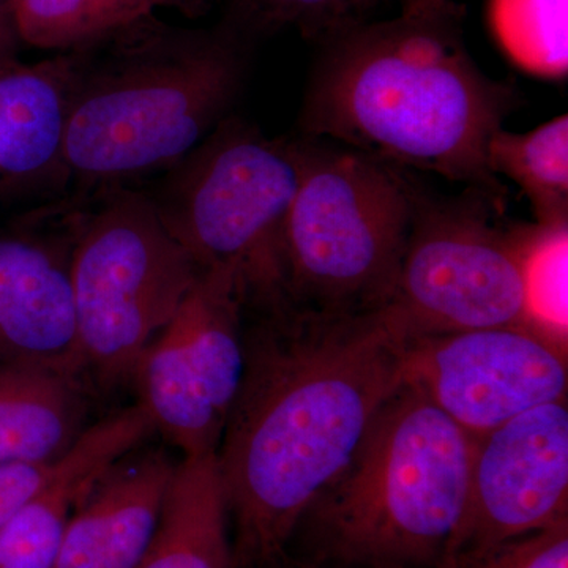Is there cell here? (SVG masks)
I'll list each match as a JSON object with an SVG mask.
<instances>
[{
  "label": "cell",
  "mask_w": 568,
  "mask_h": 568,
  "mask_svg": "<svg viewBox=\"0 0 568 568\" xmlns=\"http://www.w3.org/2000/svg\"><path fill=\"white\" fill-rule=\"evenodd\" d=\"M77 207L70 252L78 365L102 386L133 379L201 275L145 192L110 186Z\"/></svg>",
  "instance_id": "52a82bcc"
},
{
  "label": "cell",
  "mask_w": 568,
  "mask_h": 568,
  "mask_svg": "<svg viewBox=\"0 0 568 568\" xmlns=\"http://www.w3.org/2000/svg\"><path fill=\"white\" fill-rule=\"evenodd\" d=\"M21 43L67 52L151 17L155 0H11Z\"/></svg>",
  "instance_id": "d6986e66"
},
{
  "label": "cell",
  "mask_w": 568,
  "mask_h": 568,
  "mask_svg": "<svg viewBox=\"0 0 568 568\" xmlns=\"http://www.w3.org/2000/svg\"><path fill=\"white\" fill-rule=\"evenodd\" d=\"M71 54L63 163L80 190L181 162L233 115L248 67L234 29L185 31L152 14Z\"/></svg>",
  "instance_id": "3957f363"
},
{
  "label": "cell",
  "mask_w": 568,
  "mask_h": 568,
  "mask_svg": "<svg viewBox=\"0 0 568 568\" xmlns=\"http://www.w3.org/2000/svg\"><path fill=\"white\" fill-rule=\"evenodd\" d=\"M301 171V140H271L233 114L145 193L201 271L234 267L245 308L267 312L293 304L284 231Z\"/></svg>",
  "instance_id": "8992f818"
},
{
  "label": "cell",
  "mask_w": 568,
  "mask_h": 568,
  "mask_svg": "<svg viewBox=\"0 0 568 568\" xmlns=\"http://www.w3.org/2000/svg\"><path fill=\"white\" fill-rule=\"evenodd\" d=\"M402 384L478 439L538 406L567 399V345L530 327L406 339Z\"/></svg>",
  "instance_id": "30bf717a"
},
{
  "label": "cell",
  "mask_w": 568,
  "mask_h": 568,
  "mask_svg": "<svg viewBox=\"0 0 568 568\" xmlns=\"http://www.w3.org/2000/svg\"><path fill=\"white\" fill-rule=\"evenodd\" d=\"M77 207L62 231H41L37 215L0 233V364L48 365L81 377L70 284Z\"/></svg>",
  "instance_id": "7c38bea8"
},
{
  "label": "cell",
  "mask_w": 568,
  "mask_h": 568,
  "mask_svg": "<svg viewBox=\"0 0 568 568\" xmlns=\"http://www.w3.org/2000/svg\"><path fill=\"white\" fill-rule=\"evenodd\" d=\"M138 568H234L230 514L215 454L179 463L159 529Z\"/></svg>",
  "instance_id": "e0dca14e"
},
{
  "label": "cell",
  "mask_w": 568,
  "mask_h": 568,
  "mask_svg": "<svg viewBox=\"0 0 568 568\" xmlns=\"http://www.w3.org/2000/svg\"><path fill=\"white\" fill-rule=\"evenodd\" d=\"M566 519L568 406L559 399L476 439L465 508L439 567Z\"/></svg>",
  "instance_id": "8fae6325"
},
{
  "label": "cell",
  "mask_w": 568,
  "mask_h": 568,
  "mask_svg": "<svg viewBox=\"0 0 568 568\" xmlns=\"http://www.w3.org/2000/svg\"><path fill=\"white\" fill-rule=\"evenodd\" d=\"M439 568H568V519Z\"/></svg>",
  "instance_id": "603a6c76"
},
{
  "label": "cell",
  "mask_w": 568,
  "mask_h": 568,
  "mask_svg": "<svg viewBox=\"0 0 568 568\" xmlns=\"http://www.w3.org/2000/svg\"><path fill=\"white\" fill-rule=\"evenodd\" d=\"M409 237L386 305L376 312L405 339L496 327H530L525 282L503 197L469 186L440 196L410 182ZM532 328V327H530Z\"/></svg>",
  "instance_id": "ba28073f"
},
{
  "label": "cell",
  "mask_w": 568,
  "mask_h": 568,
  "mask_svg": "<svg viewBox=\"0 0 568 568\" xmlns=\"http://www.w3.org/2000/svg\"><path fill=\"white\" fill-rule=\"evenodd\" d=\"M286 231L287 293L321 316L375 312L394 293L409 237V178L346 145L301 140Z\"/></svg>",
  "instance_id": "5b68a950"
},
{
  "label": "cell",
  "mask_w": 568,
  "mask_h": 568,
  "mask_svg": "<svg viewBox=\"0 0 568 568\" xmlns=\"http://www.w3.org/2000/svg\"><path fill=\"white\" fill-rule=\"evenodd\" d=\"M175 469L162 448H136L115 463L74 511L54 568L140 567Z\"/></svg>",
  "instance_id": "5bb4252c"
},
{
  "label": "cell",
  "mask_w": 568,
  "mask_h": 568,
  "mask_svg": "<svg viewBox=\"0 0 568 568\" xmlns=\"http://www.w3.org/2000/svg\"><path fill=\"white\" fill-rule=\"evenodd\" d=\"M489 170L517 183L536 223L568 226V115L528 133L500 129L488 144Z\"/></svg>",
  "instance_id": "ac0fdd59"
},
{
  "label": "cell",
  "mask_w": 568,
  "mask_h": 568,
  "mask_svg": "<svg viewBox=\"0 0 568 568\" xmlns=\"http://www.w3.org/2000/svg\"><path fill=\"white\" fill-rule=\"evenodd\" d=\"M489 22L523 70L549 80L566 77L567 0H489Z\"/></svg>",
  "instance_id": "ffe728a7"
},
{
  "label": "cell",
  "mask_w": 568,
  "mask_h": 568,
  "mask_svg": "<svg viewBox=\"0 0 568 568\" xmlns=\"http://www.w3.org/2000/svg\"><path fill=\"white\" fill-rule=\"evenodd\" d=\"M260 24L290 26L306 39L324 40L339 29L366 21L379 0H241Z\"/></svg>",
  "instance_id": "7402d4cb"
},
{
  "label": "cell",
  "mask_w": 568,
  "mask_h": 568,
  "mask_svg": "<svg viewBox=\"0 0 568 568\" xmlns=\"http://www.w3.org/2000/svg\"><path fill=\"white\" fill-rule=\"evenodd\" d=\"M257 315L215 454L234 566L283 551L402 386L406 343L376 310L321 316L290 305Z\"/></svg>",
  "instance_id": "6da1fadb"
},
{
  "label": "cell",
  "mask_w": 568,
  "mask_h": 568,
  "mask_svg": "<svg viewBox=\"0 0 568 568\" xmlns=\"http://www.w3.org/2000/svg\"><path fill=\"white\" fill-rule=\"evenodd\" d=\"M81 377L40 364H0V463L48 465L82 435Z\"/></svg>",
  "instance_id": "2e32d148"
},
{
  "label": "cell",
  "mask_w": 568,
  "mask_h": 568,
  "mask_svg": "<svg viewBox=\"0 0 568 568\" xmlns=\"http://www.w3.org/2000/svg\"><path fill=\"white\" fill-rule=\"evenodd\" d=\"M474 443L402 384L302 519H313L328 555L342 562L439 567L465 508Z\"/></svg>",
  "instance_id": "277c9868"
},
{
  "label": "cell",
  "mask_w": 568,
  "mask_h": 568,
  "mask_svg": "<svg viewBox=\"0 0 568 568\" xmlns=\"http://www.w3.org/2000/svg\"><path fill=\"white\" fill-rule=\"evenodd\" d=\"M244 312L234 267L201 272L134 372L140 405L183 458L219 450L244 376Z\"/></svg>",
  "instance_id": "9c48e42d"
},
{
  "label": "cell",
  "mask_w": 568,
  "mask_h": 568,
  "mask_svg": "<svg viewBox=\"0 0 568 568\" xmlns=\"http://www.w3.org/2000/svg\"><path fill=\"white\" fill-rule=\"evenodd\" d=\"M155 433L138 403L84 429L43 485L0 528V568H54L70 519L97 481Z\"/></svg>",
  "instance_id": "4fadbf2b"
},
{
  "label": "cell",
  "mask_w": 568,
  "mask_h": 568,
  "mask_svg": "<svg viewBox=\"0 0 568 568\" xmlns=\"http://www.w3.org/2000/svg\"><path fill=\"white\" fill-rule=\"evenodd\" d=\"M50 466L0 463V528L39 491Z\"/></svg>",
  "instance_id": "cb8c5ba5"
},
{
  "label": "cell",
  "mask_w": 568,
  "mask_h": 568,
  "mask_svg": "<svg viewBox=\"0 0 568 568\" xmlns=\"http://www.w3.org/2000/svg\"><path fill=\"white\" fill-rule=\"evenodd\" d=\"M73 54L0 62V196L67 182L63 163Z\"/></svg>",
  "instance_id": "9a60e30c"
},
{
  "label": "cell",
  "mask_w": 568,
  "mask_h": 568,
  "mask_svg": "<svg viewBox=\"0 0 568 568\" xmlns=\"http://www.w3.org/2000/svg\"><path fill=\"white\" fill-rule=\"evenodd\" d=\"M403 14H422L443 9L452 0H399Z\"/></svg>",
  "instance_id": "484cf974"
},
{
  "label": "cell",
  "mask_w": 568,
  "mask_h": 568,
  "mask_svg": "<svg viewBox=\"0 0 568 568\" xmlns=\"http://www.w3.org/2000/svg\"><path fill=\"white\" fill-rule=\"evenodd\" d=\"M301 129L396 168L503 194L488 144L517 103L463 39V9L362 21L321 40Z\"/></svg>",
  "instance_id": "7a4b0ae2"
},
{
  "label": "cell",
  "mask_w": 568,
  "mask_h": 568,
  "mask_svg": "<svg viewBox=\"0 0 568 568\" xmlns=\"http://www.w3.org/2000/svg\"><path fill=\"white\" fill-rule=\"evenodd\" d=\"M156 6H162V3L171 2V0H155Z\"/></svg>",
  "instance_id": "4316f807"
},
{
  "label": "cell",
  "mask_w": 568,
  "mask_h": 568,
  "mask_svg": "<svg viewBox=\"0 0 568 568\" xmlns=\"http://www.w3.org/2000/svg\"><path fill=\"white\" fill-rule=\"evenodd\" d=\"M20 43L11 0H0V62L17 58Z\"/></svg>",
  "instance_id": "d4e9b609"
},
{
  "label": "cell",
  "mask_w": 568,
  "mask_h": 568,
  "mask_svg": "<svg viewBox=\"0 0 568 568\" xmlns=\"http://www.w3.org/2000/svg\"><path fill=\"white\" fill-rule=\"evenodd\" d=\"M525 282L529 325L567 345L568 226H508Z\"/></svg>",
  "instance_id": "44dd1931"
}]
</instances>
